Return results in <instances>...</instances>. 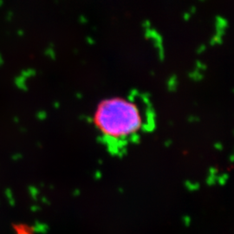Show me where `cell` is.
Instances as JSON below:
<instances>
[{"mask_svg":"<svg viewBox=\"0 0 234 234\" xmlns=\"http://www.w3.org/2000/svg\"><path fill=\"white\" fill-rule=\"evenodd\" d=\"M147 120L140 105L123 96L101 100L92 114L94 128L103 139L114 144L135 139L147 125Z\"/></svg>","mask_w":234,"mask_h":234,"instance_id":"cell-1","label":"cell"},{"mask_svg":"<svg viewBox=\"0 0 234 234\" xmlns=\"http://www.w3.org/2000/svg\"><path fill=\"white\" fill-rule=\"evenodd\" d=\"M13 234H36V229L28 223L17 222L12 226Z\"/></svg>","mask_w":234,"mask_h":234,"instance_id":"cell-2","label":"cell"}]
</instances>
